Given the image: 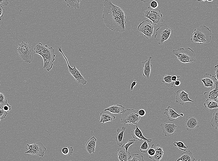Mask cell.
I'll return each instance as SVG.
<instances>
[{"instance_id": "6da1fadb", "label": "cell", "mask_w": 218, "mask_h": 161, "mask_svg": "<svg viewBox=\"0 0 218 161\" xmlns=\"http://www.w3.org/2000/svg\"><path fill=\"white\" fill-rule=\"evenodd\" d=\"M102 18L105 25L111 30L122 32L125 31L126 16L120 7L113 4L111 0H105Z\"/></svg>"}, {"instance_id": "7a4b0ae2", "label": "cell", "mask_w": 218, "mask_h": 161, "mask_svg": "<svg viewBox=\"0 0 218 161\" xmlns=\"http://www.w3.org/2000/svg\"><path fill=\"white\" fill-rule=\"evenodd\" d=\"M33 50L34 53L39 54L42 58L44 62L43 68L47 71H50L55 60V55L54 49L46 45L43 46L39 42L35 46Z\"/></svg>"}, {"instance_id": "3957f363", "label": "cell", "mask_w": 218, "mask_h": 161, "mask_svg": "<svg viewBox=\"0 0 218 161\" xmlns=\"http://www.w3.org/2000/svg\"><path fill=\"white\" fill-rule=\"evenodd\" d=\"M211 30L205 25H201L194 30L191 35L190 41L192 43H199L200 44L210 42L211 39Z\"/></svg>"}, {"instance_id": "277c9868", "label": "cell", "mask_w": 218, "mask_h": 161, "mask_svg": "<svg viewBox=\"0 0 218 161\" xmlns=\"http://www.w3.org/2000/svg\"><path fill=\"white\" fill-rule=\"evenodd\" d=\"M172 52L181 63L193 64L196 61L195 54L193 50L189 47L179 48L173 50Z\"/></svg>"}, {"instance_id": "5b68a950", "label": "cell", "mask_w": 218, "mask_h": 161, "mask_svg": "<svg viewBox=\"0 0 218 161\" xmlns=\"http://www.w3.org/2000/svg\"><path fill=\"white\" fill-rule=\"evenodd\" d=\"M17 51L20 57L25 62L30 63L34 54L33 46L26 42L22 41L18 44Z\"/></svg>"}, {"instance_id": "8992f818", "label": "cell", "mask_w": 218, "mask_h": 161, "mask_svg": "<svg viewBox=\"0 0 218 161\" xmlns=\"http://www.w3.org/2000/svg\"><path fill=\"white\" fill-rule=\"evenodd\" d=\"M138 109H134L124 110L122 113V117L120 120L121 122L124 124H137L141 118V116L138 114Z\"/></svg>"}, {"instance_id": "52a82bcc", "label": "cell", "mask_w": 218, "mask_h": 161, "mask_svg": "<svg viewBox=\"0 0 218 161\" xmlns=\"http://www.w3.org/2000/svg\"><path fill=\"white\" fill-rule=\"evenodd\" d=\"M172 33V30L168 25L166 24H161L156 29L154 37L159 44L161 45L169 38Z\"/></svg>"}, {"instance_id": "ba28073f", "label": "cell", "mask_w": 218, "mask_h": 161, "mask_svg": "<svg viewBox=\"0 0 218 161\" xmlns=\"http://www.w3.org/2000/svg\"><path fill=\"white\" fill-rule=\"evenodd\" d=\"M143 15L155 25H159L164 21L160 10L157 8L152 9L148 7L147 9L144 11Z\"/></svg>"}, {"instance_id": "9c48e42d", "label": "cell", "mask_w": 218, "mask_h": 161, "mask_svg": "<svg viewBox=\"0 0 218 161\" xmlns=\"http://www.w3.org/2000/svg\"><path fill=\"white\" fill-rule=\"evenodd\" d=\"M58 51L62 54L66 61L68 68V70L69 72L73 76L77 83L83 85L86 84L87 81L84 77L81 75L80 72L77 69L74 65L73 66V68L70 66L67 58L62 52L61 46H58Z\"/></svg>"}, {"instance_id": "30bf717a", "label": "cell", "mask_w": 218, "mask_h": 161, "mask_svg": "<svg viewBox=\"0 0 218 161\" xmlns=\"http://www.w3.org/2000/svg\"><path fill=\"white\" fill-rule=\"evenodd\" d=\"M26 147L28 150L25 152V153H28L32 155H37L41 157L44 155L46 148L41 142H35L31 144H27Z\"/></svg>"}, {"instance_id": "8fae6325", "label": "cell", "mask_w": 218, "mask_h": 161, "mask_svg": "<svg viewBox=\"0 0 218 161\" xmlns=\"http://www.w3.org/2000/svg\"><path fill=\"white\" fill-rule=\"evenodd\" d=\"M150 20H146L140 23L137 26V29L144 35L146 39L150 38L153 34L154 26Z\"/></svg>"}, {"instance_id": "7c38bea8", "label": "cell", "mask_w": 218, "mask_h": 161, "mask_svg": "<svg viewBox=\"0 0 218 161\" xmlns=\"http://www.w3.org/2000/svg\"><path fill=\"white\" fill-rule=\"evenodd\" d=\"M204 86L206 87H210L211 89L214 88L218 80L215 76L211 74L206 73L203 76V78L201 80Z\"/></svg>"}, {"instance_id": "4fadbf2b", "label": "cell", "mask_w": 218, "mask_h": 161, "mask_svg": "<svg viewBox=\"0 0 218 161\" xmlns=\"http://www.w3.org/2000/svg\"><path fill=\"white\" fill-rule=\"evenodd\" d=\"M160 126L166 137L173 135L176 132L177 127L174 123L171 124L165 122L161 124Z\"/></svg>"}, {"instance_id": "5bb4252c", "label": "cell", "mask_w": 218, "mask_h": 161, "mask_svg": "<svg viewBox=\"0 0 218 161\" xmlns=\"http://www.w3.org/2000/svg\"><path fill=\"white\" fill-rule=\"evenodd\" d=\"M176 94L175 102L177 103L183 105L186 102H194L193 100L189 98L188 94L182 89L178 90Z\"/></svg>"}, {"instance_id": "9a60e30c", "label": "cell", "mask_w": 218, "mask_h": 161, "mask_svg": "<svg viewBox=\"0 0 218 161\" xmlns=\"http://www.w3.org/2000/svg\"><path fill=\"white\" fill-rule=\"evenodd\" d=\"M175 108L172 107L168 106L167 108L164 110V114L167 116V119L170 121H173L178 118L180 116H183L184 114L182 113L179 114L175 111Z\"/></svg>"}, {"instance_id": "2e32d148", "label": "cell", "mask_w": 218, "mask_h": 161, "mask_svg": "<svg viewBox=\"0 0 218 161\" xmlns=\"http://www.w3.org/2000/svg\"><path fill=\"white\" fill-rule=\"evenodd\" d=\"M185 126L187 131H191L199 127V122L196 117L192 116H190L186 119Z\"/></svg>"}, {"instance_id": "e0dca14e", "label": "cell", "mask_w": 218, "mask_h": 161, "mask_svg": "<svg viewBox=\"0 0 218 161\" xmlns=\"http://www.w3.org/2000/svg\"><path fill=\"white\" fill-rule=\"evenodd\" d=\"M151 59L152 57L150 56L148 59L142 62V66L143 68L142 75L144 77L147 79H149L151 74L152 64L150 60Z\"/></svg>"}, {"instance_id": "ac0fdd59", "label": "cell", "mask_w": 218, "mask_h": 161, "mask_svg": "<svg viewBox=\"0 0 218 161\" xmlns=\"http://www.w3.org/2000/svg\"><path fill=\"white\" fill-rule=\"evenodd\" d=\"M203 95L207 99L213 100L218 102V83L214 88L205 92Z\"/></svg>"}, {"instance_id": "d6986e66", "label": "cell", "mask_w": 218, "mask_h": 161, "mask_svg": "<svg viewBox=\"0 0 218 161\" xmlns=\"http://www.w3.org/2000/svg\"><path fill=\"white\" fill-rule=\"evenodd\" d=\"M151 147L155 149V153L153 156H149V158L155 161L160 160L164 153L162 146L159 144H152Z\"/></svg>"}, {"instance_id": "ffe728a7", "label": "cell", "mask_w": 218, "mask_h": 161, "mask_svg": "<svg viewBox=\"0 0 218 161\" xmlns=\"http://www.w3.org/2000/svg\"><path fill=\"white\" fill-rule=\"evenodd\" d=\"M131 135L133 139H137L139 141L142 140L146 141L148 142H151L152 139L150 138L148 139L143 135L142 132L139 128L137 126H136L135 129L131 131Z\"/></svg>"}, {"instance_id": "44dd1931", "label": "cell", "mask_w": 218, "mask_h": 161, "mask_svg": "<svg viewBox=\"0 0 218 161\" xmlns=\"http://www.w3.org/2000/svg\"><path fill=\"white\" fill-rule=\"evenodd\" d=\"M100 116L99 123H102V124L108 121H112L116 118L113 114L107 110L102 111L100 113Z\"/></svg>"}, {"instance_id": "7402d4cb", "label": "cell", "mask_w": 218, "mask_h": 161, "mask_svg": "<svg viewBox=\"0 0 218 161\" xmlns=\"http://www.w3.org/2000/svg\"><path fill=\"white\" fill-rule=\"evenodd\" d=\"M118 158L120 161H128L131 158L130 153L126 151L124 148H120L118 149Z\"/></svg>"}, {"instance_id": "603a6c76", "label": "cell", "mask_w": 218, "mask_h": 161, "mask_svg": "<svg viewBox=\"0 0 218 161\" xmlns=\"http://www.w3.org/2000/svg\"><path fill=\"white\" fill-rule=\"evenodd\" d=\"M97 139L94 136L91 137L86 143L85 148L86 150L90 154L94 153Z\"/></svg>"}, {"instance_id": "cb8c5ba5", "label": "cell", "mask_w": 218, "mask_h": 161, "mask_svg": "<svg viewBox=\"0 0 218 161\" xmlns=\"http://www.w3.org/2000/svg\"><path fill=\"white\" fill-rule=\"evenodd\" d=\"M125 107L121 105L116 104L110 106L104 110H107L113 114L122 113L125 110Z\"/></svg>"}, {"instance_id": "d4e9b609", "label": "cell", "mask_w": 218, "mask_h": 161, "mask_svg": "<svg viewBox=\"0 0 218 161\" xmlns=\"http://www.w3.org/2000/svg\"><path fill=\"white\" fill-rule=\"evenodd\" d=\"M195 159L193 156L192 153L190 150L185 151L182 153L181 156L178 158L177 161H194Z\"/></svg>"}, {"instance_id": "484cf974", "label": "cell", "mask_w": 218, "mask_h": 161, "mask_svg": "<svg viewBox=\"0 0 218 161\" xmlns=\"http://www.w3.org/2000/svg\"><path fill=\"white\" fill-rule=\"evenodd\" d=\"M126 128L125 126H122L121 129L119 128L117 129V137L115 140L117 144L119 146H121L123 145L122 140L124 133Z\"/></svg>"}, {"instance_id": "4316f807", "label": "cell", "mask_w": 218, "mask_h": 161, "mask_svg": "<svg viewBox=\"0 0 218 161\" xmlns=\"http://www.w3.org/2000/svg\"><path fill=\"white\" fill-rule=\"evenodd\" d=\"M203 105L205 108L210 111L213 109L217 108L218 107V102L211 99H207Z\"/></svg>"}, {"instance_id": "83f0119b", "label": "cell", "mask_w": 218, "mask_h": 161, "mask_svg": "<svg viewBox=\"0 0 218 161\" xmlns=\"http://www.w3.org/2000/svg\"><path fill=\"white\" fill-rule=\"evenodd\" d=\"M218 109L215 110L213 113L212 117L210 122L211 125L213 128H214L216 129H218Z\"/></svg>"}, {"instance_id": "f1b7e54d", "label": "cell", "mask_w": 218, "mask_h": 161, "mask_svg": "<svg viewBox=\"0 0 218 161\" xmlns=\"http://www.w3.org/2000/svg\"><path fill=\"white\" fill-rule=\"evenodd\" d=\"M68 7L70 8L78 9L81 0H65Z\"/></svg>"}, {"instance_id": "f546056e", "label": "cell", "mask_w": 218, "mask_h": 161, "mask_svg": "<svg viewBox=\"0 0 218 161\" xmlns=\"http://www.w3.org/2000/svg\"><path fill=\"white\" fill-rule=\"evenodd\" d=\"M172 76L166 74L162 78V82L165 83V85L168 87L172 88L174 84V82L171 80Z\"/></svg>"}, {"instance_id": "4dcf8cb0", "label": "cell", "mask_w": 218, "mask_h": 161, "mask_svg": "<svg viewBox=\"0 0 218 161\" xmlns=\"http://www.w3.org/2000/svg\"><path fill=\"white\" fill-rule=\"evenodd\" d=\"M73 150V149L72 147L68 146L62 148L61 152L63 154L69 156L72 154Z\"/></svg>"}, {"instance_id": "1f68e13d", "label": "cell", "mask_w": 218, "mask_h": 161, "mask_svg": "<svg viewBox=\"0 0 218 161\" xmlns=\"http://www.w3.org/2000/svg\"><path fill=\"white\" fill-rule=\"evenodd\" d=\"M173 144L174 146L177 147L179 149L184 151H186L188 148L187 146L185 145L183 142L181 141L178 142L174 141Z\"/></svg>"}, {"instance_id": "d6a6232c", "label": "cell", "mask_w": 218, "mask_h": 161, "mask_svg": "<svg viewBox=\"0 0 218 161\" xmlns=\"http://www.w3.org/2000/svg\"><path fill=\"white\" fill-rule=\"evenodd\" d=\"M150 148V145L146 141H144L140 147V151L141 152L146 153Z\"/></svg>"}, {"instance_id": "836d02e7", "label": "cell", "mask_w": 218, "mask_h": 161, "mask_svg": "<svg viewBox=\"0 0 218 161\" xmlns=\"http://www.w3.org/2000/svg\"><path fill=\"white\" fill-rule=\"evenodd\" d=\"M133 158L129 160L130 161H143V156L138 154H132Z\"/></svg>"}, {"instance_id": "e575fe53", "label": "cell", "mask_w": 218, "mask_h": 161, "mask_svg": "<svg viewBox=\"0 0 218 161\" xmlns=\"http://www.w3.org/2000/svg\"><path fill=\"white\" fill-rule=\"evenodd\" d=\"M7 103V100L5 96L3 93H0V108Z\"/></svg>"}, {"instance_id": "d590c367", "label": "cell", "mask_w": 218, "mask_h": 161, "mask_svg": "<svg viewBox=\"0 0 218 161\" xmlns=\"http://www.w3.org/2000/svg\"><path fill=\"white\" fill-rule=\"evenodd\" d=\"M135 141V139H130L126 143H124L122 145L121 147L124 148L127 152L128 151V150L129 146L132 144L134 143Z\"/></svg>"}, {"instance_id": "8d00e7d4", "label": "cell", "mask_w": 218, "mask_h": 161, "mask_svg": "<svg viewBox=\"0 0 218 161\" xmlns=\"http://www.w3.org/2000/svg\"><path fill=\"white\" fill-rule=\"evenodd\" d=\"M147 152L149 156H153L155 153V150L154 148L151 147L149 148Z\"/></svg>"}, {"instance_id": "74e56055", "label": "cell", "mask_w": 218, "mask_h": 161, "mask_svg": "<svg viewBox=\"0 0 218 161\" xmlns=\"http://www.w3.org/2000/svg\"><path fill=\"white\" fill-rule=\"evenodd\" d=\"M7 114V112L3 109H0V120L1 119L5 118Z\"/></svg>"}, {"instance_id": "f35d334b", "label": "cell", "mask_w": 218, "mask_h": 161, "mask_svg": "<svg viewBox=\"0 0 218 161\" xmlns=\"http://www.w3.org/2000/svg\"><path fill=\"white\" fill-rule=\"evenodd\" d=\"M158 3L155 0H153L151 2L150 4V7L152 9H156L158 6Z\"/></svg>"}, {"instance_id": "ab89813d", "label": "cell", "mask_w": 218, "mask_h": 161, "mask_svg": "<svg viewBox=\"0 0 218 161\" xmlns=\"http://www.w3.org/2000/svg\"><path fill=\"white\" fill-rule=\"evenodd\" d=\"M2 108V109L6 112H9L11 110V106L8 103L3 106Z\"/></svg>"}, {"instance_id": "60d3db41", "label": "cell", "mask_w": 218, "mask_h": 161, "mask_svg": "<svg viewBox=\"0 0 218 161\" xmlns=\"http://www.w3.org/2000/svg\"><path fill=\"white\" fill-rule=\"evenodd\" d=\"M9 3L7 0H0V7L7 6Z\"/></svg>"}, {"instance_id": "b9f144b4", "label": "cell", "mask_w": 218, "mask_h": 161, "mask_svg": "<svg viewBox=\"0 0 218 161\" xmlns=\"http://www.w3.org/2000/svg\"><path fill=\"white\" fill-rule=\"evenodd\" d=\"M5 12V11L3 7L2 6L0 7V20H2V17L3 16Z\"/></svg>"}, {"instance_id": "7bdbcfd3", "label": "cell", "mask_w": 218, "mask_h": 161, "mask_svg": "<svg viewBox=\"0 0 218 161\" xmlns=\"http://www.w3.org/2000/svg\"><path fill=\"white\" fill-rule=\"evenodd\" d=\"M138 113L140 116L143 117L145 115L146 112L144 110L141 109L140 110H138Z\"/></svg>"}, {"instance_id": "ee69618b", "label": "cell", "mask_w": 218, "mask_h": 161, "mask_svg": "<svg viewBox=\"0 0 218 161\" xmlns=\"http://www.w3.org/2000/svg\"><path fill=\"white\" fill-rule=\"evenodd\" d=\"M214 70L215 71V76L216 79L218 80V65L217 64L214 67Z\"/></svg>"}, {"instance_id": "f6af8a7d", "label": "cell", "mask_w": 218, "mask_h": 161, "mask_svg": "<svg viewBox=\"0 0 218 161\" xmlns=\"http://www.w3.org/2000/svg\"><path fill=\"white\" fill-rule=\"evenodd\" d=\"M137 82L136 80H134L131 84L130 87V90H132L133 89L134 87L136 85Z\"/></svg>"}, {"instance_id": "bcb514c9", "label": "cell", "mask_w": 218, "mask_h": 161, "mask_svg": "<svg viewBox=\"0 0 218 161\" xmlns=\"http://www.w3.org/2000/svg\"><path fill=\"white\" fill-rule=\"evenodd\" d=\"M181 77V76H180L172 75L171 77V80L173 81L174 82L177 80V78H180Z\"/></svg>"}, {"instance_id": "7dc6e473", "label": "cell", "mask_w": 218, "mask_h": 161, "mask_svg": "<svg viewBox=\"0 0 218 161\" xmlns=\"http://www.w3.org/2000/svg\"><path fill=\"white\" fill-rule=\"evenodd\" d=\"M174 84L176 86H178L181 84V81L179 80H176L174 82Z\"/></svg>"}, {"instance_id": "c3c4849f", "label": "cell", "mask_w": 218, "mask_h": 161, "mask_svg": "<svg viewBox=\"0 0 218 161\" xmlns=\"http://www.w3.org/2000/svg\"><path fill=\"white\" fill-rule=\"evenodd\" d=\"M150 0H141V1L144 2H149Z\"/></svg>"}, {"instance_id": "681fc988", "label": "cell", "mask_w": 218, "mask_h": 161, "mask_svg": "<svg viewBox=\"0 0 218 161\" xmlns=\"http://www.w3.org/2000/svg\"><path fill=\"white\" fill-rule=\"evenodd\" d=\"M206 0H197V1L198 2H200L202 1H203V2L205 1Z\"/></svg>"}]
</instances>
